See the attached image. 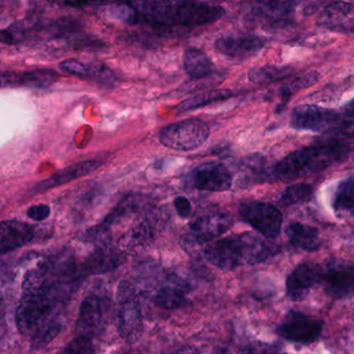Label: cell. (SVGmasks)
Listing matches in <instances>:
<instances>
[{
	"label": "cell",
	"mask_w": 354,
	"mask_h": 354,
	"mask_svg": "<svg viewBox=\"0 0 354 354\" xmlns=\"http://www.w3.org/2000/svg\"><path fill=\"white\" fill-rule=\"evenodd\" d=\"M322 333L319 319L299 312H291L279 327V333L288 341L308 344L316 341Z\"/></svg>",
	"instance_id": "cell-12"
},
{
	"label": "cell",
	"mask_w": 354,
	"mask_h": 354,
	"mask_svg": "<svg viewBox=\"0 0 354 354\" xmlns=\"http://www.w3.org/2000/svg\"><path fill=\"white\" fill-rule=\"evenodd\" d=\"M24 258L16 323L20 333L30 337L35 348H40L53 341L59 333L61 320L55 315L57 297L49 281L50 272L47 263L37 252H30Z\"/></svg>",
	"instance_id": "cell-1"
},
{
	"label": "cell",
	"mask_w": 354,
	"mask_h": 354,
	"mask_svg": "<svg viewBox=\"0 0 354 354\" xmlns=\"http://www.w3.org/2000/svg\"><path fill=\"white\" fill-rule=\"evenodd\" d=\"M234 221L229 213L211 211L196 217L189 223V233L181 238V245L189 254H196L205 244L227 233Z\"/></svg>",
	"instance_id": "cell-6"
},
{
	"label": "cell",
	"mask_w": 354,
	"mask_h": 354,
	"mask_svg": "<svg viewBox=\"0 0 354 354\" xmlns=\"http://www.w3.org/2000/svg\"><path fill=\"white\" fill-rule=\"evenodd\" d=\"M174 206H175L176 211H177L178 215L182 218H186L189 217L192 214V204H190L189 200L185 196H178L174 201Z\"/></svg>",
	"instance_id": "cell-36"
},
{
	"label": "cell",
	"mask_w": 354,
	"mask_h": 354,
	"mask_svg": "<svg viewBox=\"0 0 354 354\" xmlns=\"http://www.w3.org/2000/svg\"><path fill=\"white\" fill-rule=\"evenodd\" d=\"M293 68L289 66H265L254 68L248 72V80L252 84H267L287 78L293 73Z\"/></svg>",
	"instance_id": "cell-25"
},
{
	"label": "cell",
	"mask_w": 354,
	"mask_h": 354,
	"mask_svg": "<svg viewBox=\"0 0 354 354\" xmlns=\"http://www.w3.org/2000/svg\"><path fill=\"white\" fill-rule=\"evenodd\" d=\"M100 165L101 162L99 160H86L75 163V165H71V167L61 169V171H57L51 177L39 182L38 184H36L32 187L30 192L34 194H41V192H47V190L51 189V188L69 183V182L73 181V180L93 173V171L98 169Z\"/></svg>",
	"instance_id": "cell-19"
},
{
	"label": "cell",
	"mask_w": 354,
	"mask_h": 354,
	"mask_svg": "<svg viewBox=\"0 0 354 354\" xmlns=\"http://www.w3.org/2000/svg\"><path fill=\"white\" fill-rule=\"evenodd\" d=\"M313 189L310 184H294L290 186L281 194V202L285 205L297 204V203L308 201L312 198Z\"/></svg>",
	"instance_id": "cell-29"
},
{
	"label": "cell",
	"mask_w": 354,
	"mask_h": 354,
	"mask_svg": "<svg viewBox=\"0 0 354 354\" xmlns=\"http://www.w3.org/2000/svg\"><path fill=\"white\" fill-rule=\"evenodd\" d=\"M209 136L210 129L206 122L192 118L163 128L159 134V140L167 148L187 152L202 147Z\"/></svg>",
	"instance_id": "cell-7"
},
{
	"label": "cell",
	"mask_w": 354,
	"mask_h": 354,
	"mask_svg": "<svg viewBox=\"0 0 354 354\" xmlns=\"http://www.w3.org/2000/svg\"><path fill=\"white\" fill-rule=\"evenodd\" d=\"M322 283L327 295L344 298L354 294V262L341 259L328 261L322 266Z\"/></svg>",
	"instance_id": "cell-11"
},
{
	"label": "cell",
	"mask_w": 354,
	"mask_h": 354,
	"mask_svg": "<svg viewBox=\"0 0 354 354\" xmlns=\"http://www.w3.org/2000/svg\"><path fill=\"white\" fill-rule=\"evenodd\" d=\"M194 283L183 271H174L163 275L162 279L152 289L154 304L163 310H177L183 306L192 292Z\"/></svg>",
	"instance_id": "cell-9"
},
{
	"label": "cell",
	"mask_w": 354,
	"mask_h": 354,
	"mask_svg": "<svg viewBox=\"0 0 354 354\" xmlns=\"http://www.w3.org/2000/svg\"><path fill=\"white\" fill-rule=\"evenodd\" d=\"M353 9L351 3H333L325 10V15L327 18H342L347 16Z\"/></svg>",
	"instance_id": "cell-34"
},
{
	"label": "cell",
	"mask_w": 354,
	"mask_h": 354,
	"mask_svg": "<svg viewBox=\"0 0 354 354\" xmlns=\"http://www.w3.org/2000/svg\"><path fill=\"white\" fill-rule=\"evenodd\" d=\"M286 235L290 243L306 252H314L321 246L318 230L299 223H290L286 227Z\"/></svg>",
	"instance_id": "cell-23"
},
{
	"label": "cell",
	"mask_w": 354,
	"mask_h": 354,
	"mask_svg": "<svg viewBox=\"0 0 354 354\" xmlns=\"http://www.w3.org/2000/svg\"><path fill=\"white\" fill-rule=\"evenodd\" d=\"M26 214L32 221H43L48 218L49 215H50V207L44 204L35 205V206L28 208Z\"/></svg>",
	"instance_id": "cell-35"
},
{
	"label": "cell",
	"mask_w": 354,
	"mask_h": 354,
	"mask_svg": "<svg viewBox=\"0 0 354 354\" xmlns=\"http://www.w3.org/2000/svg\"><path fill=\"white\" fill-rule=\"evenodd\" d=\"M343 111L348 117L354 118V99H352L347 104H345V106L343 107Z\"/></svg>",
	"instance_id": "cell-38"
},
{
	"label": "cell",
	"mask_w": 354,
	"mask_h": 354,
	"mask_svg": "<svg viewBox=\"0 0 354 354\" xmlns=\"http://www.w3.org/2000/svg\"><path fill=\"white\" fill-rule=\"evenodd\" d=\"M59 77L57 72L50 69H36L32 71H7L1 74V86L14 88L26 86L32 88H46Z\"/></svg>",
	"instance_id": "cell-18"
},
{
	"label": "cell",
	"mask_w": 354,
	"mask_h": 354,
	"mask_svg": "<svg viewBox=\"0 0 354 354\" xmlns=\"http://www.w3.org/2000/svg\"><path fill=\"white\" fill-rule=\"evenodd\" d=\"M123 252L115 250L107 245L96 246L94 252L86 258L84 262L86 270L90 273H104L119 267L124 262Z\"/></svg>",
	"instance_id": "cell-21"
},
{
	"label": "cell",
	"mask_w": 354,
	"mask_h": 354,
	"mask_svg": "<svg viewBox=\"0 0 354 354\" xmlns=\"http://www.w3.org/2000/svg\"><path fill=\"white\" fill-rule=\"evenodd\" d=\"M333 30H339V32H352V34H354V19L349 20V21L346 22V24H341L339 26H337V28H333Z\"/></svg>",
	"instance_id": "cell-37"
},
{
	"label": "cell",
	"mask_w": 354,
	"mask_h": 354,
	"mask_svg": "<svg viewBox=\"0 0 354 354\" xmlns=\"http://www.w3.org/2000/svg\"><path fill=\"white\" fill-rule=\"evenodd\" d=\"M239 167L242 173V178L239 182L242 187H245L248 184L263 181L265 176L267 175L263 165V159L256 156L242 159Z\"/></svg>",
	"instance_id": "cell-27"
},
{
	"label": "cell",
	"mask_w": 354,
	"mask_h": 354,
	"mask_svg": "<svg viewBox=\"0 0 354 354\" xmlns=\"http://www.w3.org/2000/svg\"><path fill=\"white\" fill-rule=\"evenodd\" d=\"M339 113L316 105L304 104L296 107L291 113V127L306 131H339L342 123Z\"/></svg>",
	"instance_id": "cell-10"
},
{
	"label": "cell",
	"mask_w": 354,
	"mask_h": 354,
	"mask_svg": "<svg viewBox=\"0 0 354 354\" xmlns=\"http://www.w3.org/2000/svg\"><path fill=\"white\" fill-rule=\"evenodd\" d=\"M88 66V78L99 82V84H105V86H111L115 84V75L109 67L102 65V64H91Z\"/></svg>",
	"instance_id": "cell-31"
},
{
	"label": "cell",
	"mask_w": 354,
	"mask_h": 354,
	"mask_svg": "<svg viewBox=\"0 0 354 354\" xmlns=\"http://www.w3.org/2000/svg\"><path fill=\"white\" fill-rule=\"evenodd\" d=\"M37 237L36 227L19 221H5L0 225L1 254L32 243Z\"/></svg>",
	"instance_id": "cell-16"
},
{
	"label": "cell",
	"mask_w": 354,
	"mask_h": 354,
	"mask_svg": "<svg viewBox=\"0 0 354 354\" xmlns=\"http://www.w3.org/2000/svg\"><path fill=\"white\" fill-rule=\"evenodd\" d=\"M239 216L267 239H274L281 233L283 215L279 209L267 203L248 201L240 205Z\"/></svg>",
	"instance_id": "cell-8"
},
{
	"label": "cell",
	"mask_w": 354,
	"mask_h": 354,
	"mask_svg": "<svg viewBox=\"0 0 354 354\" xmlns=\"http://www.w3.org/2000/svg\"><path fill=\"white\" fill-rule=\"evenodd\" d=\"M155 240V232L148 219L138 221L125 232L118 242V248L127 256H138L148 250Z\"/></svg>",
	"instance_id": "cell-15"
},
{
	"label": "cell",
	"mask_w": 354,
	"mask_h": 354,
	"mask_svg": "<svg viewBox=\"0 0 354 354\" xmlns=\"http://www.w3.org/2000/svg\"><path fill=\"white\" fill-rule=\"evenodd\" d=\"M277 248L252 233L229 236L203 248L205 258L221 270H233L243 265L264 262Z\"/></svg>",
	"instance_id": "cell-3"
},
{
	"label": "cell",
	"mask_w": 354,
	"mask_h": 354,
	"mask_svg": "<svg viewBox=\"0 0 354 354\" xmlns=\"http://www.w3.org/2000/svg\"><path fill=\"white\" fill-rule=\"evenodd\" d=\"M349 151L341 140H324L292 152L273 167L272 175L279 181L293 182L339 163Z\"/></svg>",
	"instance_id": "cell-4"
},
{
	"label": "cell",
	"mask_w": 354,
	"mask_h": 354,
	"mask_svg": "<svg viewBox=\"0 0 354 354\" xmlns=\"http://www.w3.org/2000/svg\"><path fill=\"white\" fill-rule=\"evenodd\" d=\"M319 80V74L317 72H308V73L304 74V75L296 76L292 78L291 80L288 82V84H283L279 88V95L283 99H289L294 93L298 91L304 90V88H308L316 84Z\"/></svg>",
	"instance_id": "cell-28"
},
{
	"label": "cell",
	"mask_w": 354,
	"mask_h": 354,
	"mask_svg": "<svg viewBox=\"0 0 354 354\" xmlns=\"http://www.w3.org/2000/svg\"><path fill=\"white\" fill-rule=\"evenodd\" d=\"M115 324L119 335L127 343H136L142 337L144 320L140 296L138 289L127 281L118 286Z\"/></svg>",
	"instance_id": "cell-5"
},
{
	"label": "cell",
	"mask_w": 354,
	"mask_h": 354,
	"mask_svg": "<svg viewBox=\"0 0 354 354\" xmlns=\"http://www.w3.org/2000/svg\"><path fill=\"white\" fill-rule=\"evenodd\" d=\"M184 70L194 80H205L214 73L215 66L210 57L198 48H187L183 55Z\"/></svg>",
	"instance_id": "cell-22"
},
{
	"label": "cell",
	"mask_w": 354,
	"mask_h": 354,
	"mask_svg": "<svg viewBox=\"0 0 354 354\" xmlns=\"http://www.w3.org/2000/svg\"><path fill=\"white\" fill-rule=\"evenodd\" d=\"M323 268L317 263L306 262L298 265L287 277L286 292L290 299H304L316 286L322 283Z\"/></svg>",
	"instance_id": "cell-14"
},
{
	"label": "cell",
	"mask_w": 354,
	"mask_h": 354,
	"mask_svg": "<svg viewBox=\"0 0 354 354\" xmlns=\"http://www.w3.org/2000/svg\"><path fill=\"white\" fill-rule=\"evenodd\" d=\"M93 342L86 335H80L68 344L59 354H94Z\"/></svg>",
	"instance_id": "cell-32"
},
{
	"label": "cell",
	"mask_w": 354,
	"mask_h": 354,
	"mask_svg": "<svg viewBox=\"0 0 354 354\" xmlns=\"http://www.w3.org/2000/svg\"><path fill=\"white\" fill-rule=\"evenodd\" d=\"M59 68L65 73L78 77L88 78V66L84 65L77 59H66L59 64Z\"/></svg>",
	"instance_id": "cell-33"
},
{
	"label": "cell",
	"mask_w": 354,
	"mask_h": 354,
	"mask_svg": "<svg viewBox=\"0 0 354 354\" xmlns=\"http://www.w3.org/2000/svg\"><path fill=\"white\" fill-rule=\"evenodd\" d=\"M295 3H259L256 11L266 18H277L293 11Z\"/></svg>",
	"instance_id": "cell-30"
},
{
	"label": "cell",
	"mask_w": 354,
	"mask_h": 354,
	"mask_svg": "<svg viewBox=\"0 0 354 354\" xmlns=\"http://www.w3.org/2000/svg\"><path fill=\"white\" fill-rule=\"evenodd\" d=\"M136 14V21L155 28L173 26L196 28L221 19L225 11L223 7L198 1H133L129 3Z\"/></svg>",
	"instance_id": "cell-2"
},
{
	"label": "cell",
	"mask_w": 354,
	"mask_h": 354,
	"mask_svg": "<svg viewBox=\"0 0 354 354\" xmlns=\"http://www.w3.org/2000/svg\"><path fill=\"white\" fill-rule=\"evenodd\" d=\"M232 96H233V93L230 90L208 91V92L201 93V94L196 95V96L180 103L178 105V111L180 113L196 111V109H202V107L212 104L217 101L229 99Z\"/></svg>",
	"instance_id": "cell-26"
},
{
	"label": "cell",
	"mask_w": 354,
	"mask_h": 354,
	"mask_svg": "<svg viewBox=\"0 0 354 354\" xmlns=\"http://www.w3.org/2000/svg\"><path fill=\"white\" fill-rule=\"evenodd\" d=\"M333 208L339 217L354 216V179L342 180L333 196Z\"/></svg>",
	"instance_id": "cell-24"
},
{
	"label": "cell",
	"mask_w": 354,
	"mask_h": 354,
	"mask_svg": "<svg viewBox=\"0 0 354 354\" xmlns=\"http://www.w3.org/2000/svg\"><path fill=\"white\" fill-rule=\"evenodd\" d=\"M173 354H198V351L192 346H185V347L181 348Z\"/></svg>",
	"instance_id": "cell-39"
},
{
	"label": "cell",
	"mask_w": 354,
	"mask_h": 354,
	"mask_svg": "<svg viewBox=\"0 0 354 354\" xmlns=\"http://www.w3.org/2000/svg\"><path fill=\"white\" fill-rule=\"evenodd\" d=\"M265 40L260 37L225 36L215 42L217 53L231 59H246L258 53L264 47Z\"/></svg>",
	"instance_id": "cell-17"
},
{
	"label": "cell",
	"mask_w": 354,
	"mask_h": 354,
	"mask_svg": "<svg viewBox=\"0 0 354 354\" xmlns=\"http://www.w3.org/2000/svg\"><path fill=\"white\" fill-rule=\"evenodd\" d=\"M102 316V302L99 296L96 294L86 295L80 304L77 324H76L80 335L88 337V333L95 330L100 325Z\"/></svg>",
	"instance_id": "cell-20"
},
{
	"label": "cell",
	"mask_w": 354,
	"mask_h": 354,
	"mask_svg": "<svg viewBox=\"0 0 354 354\" xmlns=\"http://www.w3.org/2000/svg\"><path fill=\"white\" fill-rule=\"evenodd\" d=\"M190 185L205 192H223L231 188L233 177L229 169L218 162L198 165L189 176Z\"/></svg>",
	"instance_id": "cell-13"
}]
</instances>
